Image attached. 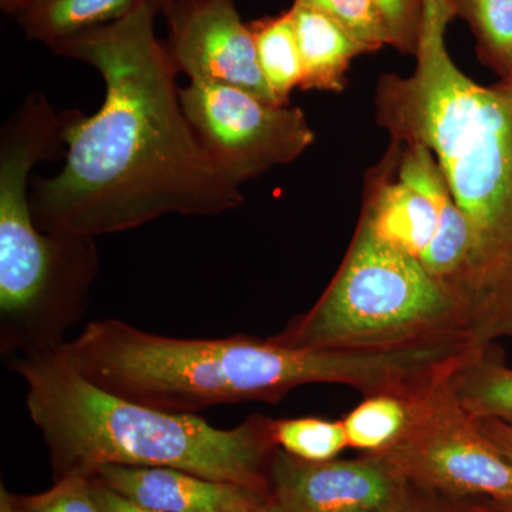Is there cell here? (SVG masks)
<instances>
[{"label":"cell","instance_id":"obj_1","mask_svg":"<svg viewBox=\"0 0 512 512\" xmlns=\"http://www.w3.org/2000/svg\"><path fill=\"white\" fill-rule=\"evenodd\" d=\"M156 0L50 47L89 63L106 84L90 117L63 119L66 164L35 184L37 227L53 234H116L164 215H218L244 201L185 116L170 50L154 32Z\"/></svg>","mask_w":512,"mask_h":512},{"label":"cell","instance_id":"obj_2","mask_svg":"<svg viewBox=\"0 0 512 512\" xmlns=\"http://www.w3.org/2000/svg\"><path fill=\"white\" fill-rule=\"evenodd\" d=\"M454 0H421L416 69L382 89L383 123L431 151L470 227L466 264L451 286L477 342L512 319V87H484L448 55Z\"/></svg>","mask_w":512,"mask_h":512},{"label":"cell","instance_id":"obj_3","mask_svg":"<svg viewBox=\"0 0 512 512\" xmlns=\"http://www.w3.org/2000/svg\"><path fill=\"white\" fill-rule=\"evenodd\" d=\"M106 392L167 413L278 403L306 384H342L365 397L392 392L400 359L392 350L292 349L269 339H183L119 319L94 320L52 349Z\"/></svg>","mask_w":512,"mask_h":512},{"label":"cell","instance_id":"obj_4","mask_svg":"<svg viewBox=\"0 0 512 512\" xmlns=\"http://www.w3.org/2000/svg\"><path fill=\"white\" fill-rule=\"evenodd\" d=\"M26 406L56 480L104 466L165 467L272 495L275 420L255 414L218 429L197 414L151 409L100 389L53 350L15 356Z\"/></svg>","mask_w":512,"mask_h":512},{"label":"cell","instance_id":"obj_5","mask_svg":"<svg viewBox=\"0 0 512 512\" xmlns=\"http://www.w3.org/2000/svg\"><path fill=\"white\" fill-rule=\"evenodd\" d=\"M63 119L32 93L0 136V319L2 352H46L63 343L97 274L93 238L37 227L29 200L35 164L56 156Z\"/></svg>","mask_w":512,"mask_h":512},{"label":"cell","instance_id":"obj_6","mask_svg":"<svg viewBox=\"0 0 512 512\" xmlns=\"http://www.w3.org/2000/svg\"><path fill=\"white\" fill-rule=\"evenodd\" d=\"M468 335L454 293L362 221L332 284L268 338L292 349L390 350Z\"/></svg>","mask_w":512,"mask_h":512},{"label":"cell","instance_id":"obj_7","mask_svg":"<svg viewBox=\"0 0 512 512\" xmlns=\"http://www.w3.org/2000/svg\"><path fill=\"white\" fill-rule=\"evenodd\" d=\"M457 366L407 399V419L397 439L367 454L406 483L512 503V463L488 444L458 402L451 383Z\"/></svg>","mask_w":512,"mask_h":512},{"label":"cell","instance_id":"obj_8","mask_svg":"<svg viewBox=\"0 0 512 512\" xmlns=\"http://www.w3.org/2000/svg\"><path fill=\"white\" fill-rule=\"evenodd\" d=\"M180 99L202 146L237 185L291 163L315 141L301 110L266 103L237 87L191 82Z\"/></svg>","mask_w":512,"mask_h":512},{"label":"cell","instance_id":"obj_9","mask_svg":"<svg viewBox=\"0 0 512 512\" xmlns=\"http://www.w3.org/2000/svg\"><path fill=\"white\" fill-rule=\"evenodd\" d=\"M161 10L170 22L168 50L178 72L191 82L237 87L276 104L259 66L254 36L234 0H177Z\"/></svg>","mask_w":512,"mask_h":512},{"label":"cell","instance_id":"obj_10","mask_svg":"<svg viewBox=\"0 0 512 512\" xmlns=\"http://www.w3.org/2000/svg\"><path fill=\"white\" fill-rule=\"evenodd\" d=\"M402 484L373 454L312 463L278 448L271 464L272 497L286 512H387Z\"/></svg>","mask_w":512,"mask_h":512},{"label":"cell","instance_id":"obj_11","mask_svg":"<svg viewBox=\"0 0 512 512\" xmlns=\"http://www.w3.org/2000/svg\"><path fill=\"white\" fill-rule=\"evenodd\" d=\"M90 477L134 503L163 512H239L272 497L175 468L104 466Z\"/></svg>","mask_w":512,"mask_h":512},{"label":"cell","instance_id":"obj_12","mask_svg":"<svg viewBox=\"0 0 512 512\" xmlns=\"http://www.w3.org/2000/svg\"><path fill=\"white\" fill-rule=\"evenodd\" d=\"M399 180L426 194L437 211V229L419 261L441 284L451 286L466 264L470 249V227L454 200L436 158L421 144H409Z\"/></svg>","mask_w":512,"mask_h":512},{"label":"cell","instance_id":"obj_13","mask_svg":"<svg viewBox=\"0 0 512 512\" xmlns=\"http://www.w3.org/2000/svg\"><path fill=\"white\" fill-rule=\"evenodd\" d=\"M291 13L302 63L299 87L342 92L352 60L369 52L322 12L293 3Z\"/></svg>","mask_w":512,"mask_h":512},{"label":"cell","instance_id":"obj_14","mask_svg":"<svg viewBox=\"0 0 512 512\" xmlns=\"http://www.w3.org/2000/svg\"><path fill=\"white\" fill-rule=\"evenodd\" d=\"M363 221L384 242L420 259L436 234L437 211L426 194L399 180L384 185Z\"/></svg>","mask_w":512,"mask_h":512},{"label":"cell","instance_id":"obj_15","mask_svg":"<svg viewBox=\"0 0 512 512\" xmlns=\"http://www.w3.org/2000/svg\"><path fill=\"white\" fill-rule=\"evenodd\" d=\"M143 0H22L13 10L30 39L49 47L123 18Z\"/></svg>","mask_w":512,"mask_h":512},{"label":"cell","instance_id":"obj_16","mask_svg":"<svg viewBox=\"0 0 512 512\" xmlns=\"http://www.w3.org/2000/svg\"><path fill=\"white\" fill-rule=\"evenodd\" d=\"M484 346H477L454 370V393L474 420L512 424V369L485 360Z\"/></svg>","mask_w":512,"mask_h":512},{"label":"cell","instance_id":"obj_17","mask_svg":"<svg viewBox=\"0 0 512 512\" xmlns=\"http://www.w3.org/2000/svg\"><path fill=\"white\" fill-rule=\"evenodd\" d=\"M256 55L269 92L276 104L288 106L295 87L301 86L302 63L296 42L291 9L274 18L256 20L249 25Z\"/></svg>","mask_w":512,"mask_h":512},{"label":"cell","instance_id":"obj_18","mask_svg":"<svg viewBox=\"0 0 512 512\" xmlns=\"http://www.w3.org/2000/svg\"><path fill=\"white\" fill-rule=\"evenodd\" d=\"M343 419L349 447L377 453L389 447L402 431L407 419V402L396 396L365 397Z\"/></svg>","mask_w":512,"mask_h":512},{"label":"cell","instance_id":"obj_19","mask_svg":"<svg viewBox=\"0 0 512 512\" xmlns=\"http://www.w3.org/2000/svg\"><path fill=\"white\" fill-rule=\"evenodd\" d=\"M275 439L281 450L312 463L333 460L349 446L342 420L318 417L275 420Z\"/></svg>","mask_w":512,"mask_h":512},{"label":"cell","instance_id":"obj_20","mask_svg":"<svg viewBox=\"0 0 512 512\" xmlns=\"http://www.w3.org/2000/svg\"><path fill=\"white\" fill-rule=\"evenodd\" d=\"M491 59L512 70V0H454Z\"/></svg>","mask_w":512,"mask_h":512},{"label":"cell","instance_id":"obj_21","mask_svg":"<svg viewBox=\"0 0 512 512\" xmlns=\"http://www.w3.org/2000/svg\"><path fill=\"white\" fill-rule=\"evenodd\" d=\"M339 23L367 52L392 46L389 32L373 0H295Z\"/></svg>","mask_w":512,"mask_h":512},{"label":"cell","instance_id":"obj_22","mask_svg":"<svg viewBox=\"0 0 512 512\" xmlns=\"http://www.w3.org/2000/svg\"><path fill=\"white\" fill-rule=\"evenodd\" d=\"M12 505L15 512H103L94 500L89 477L80 474L57 478L45 493L12 494Z\"/></svg>","mask_w":512,"mask_h":512},{"label":"cell","instance_id":"obj_23","mask_svg":"<svg viewBox=\"0 0 512 512\" xmlns=\"http://www.w3.org/2000/svg\"><path fill=\"white\" fill-rule=\"evenodd\" d=\"M382 16L392 46L416 53L421 23V0H373Z\"/></svg>","mask_w":512,"mask_h":512},{"label":"cell","instance_id":"obj_24","mask_svg":"<svg viewBox=\"0 0 512 512\" xmlns=\"http://www.w3.org/2000/svg\"><path fill=\"white\" fill-rule=\"evenodd\" d=\"M89 480L90 485H92L94 500L103 512H163L128 500L124 495L116 493V491L101 484L96 478L89 477Z\"/></svg>","mask_w":512,"mask_h":512},{"label":"cell","instance_id":"obj_25","mask_svg":"<svg viewBox=\"0 0 512 512\" xmlns=\"http://www.w3.org/2000/svg\"><path fill=\"white\" fill-rule=\"evenodd\" d=\"M476 423L488 444L512 463V424L497 419H481Z\"/></svg>","mask_w":512,"mask_h":512},{"label":"cell","instance_id":"obj_26","mask_svg":"<svg viewBox=\"0 0 512 512\" xmlns=\"http://www.w3.org/2000/svg\"><path fill=\"white\" fill-rule=\"evenodd\" d=\"M239 512H286L285 508L282 507L274 497L268 498L264 503L255 505V507L247 508Z\"/></svg>","mask_w":512,"mask_h":512},{"label":"cell","instance_id":"obj_27","mask_svg":"<svg viewBox=\"0 0 512 512\" xmlns=\"http://www.w3.org/2000/svg\"><path fill=\"white\" fill-rule=\"evenodd\" d=\"M0 512H15L12 505V494L6 490L5 485L0 487Z\"/></svg>","mask_w":512,"mask_h":512},{"label":"cell","instance_id":"obj_28","mask_svg":"<svg viewBox=\"0 0 512 512\" xmlns=\"http://www.w3.org/2000/svg\"><path fill=\"white\" fill-rule=\"evenodd\" d=\"M20 2H22V0H2V8L13 13V10L18 8Z\"/></svg>","mask_w":512,"mask_h":512},{"label":"cell","instance_id":"obj_29","mask_svg":"<svg viewBox=\"0 0 512 512\" xmlns=\"http://www.w3.org/2000/svg\"><path fill=\"white\" fill-rule=\"evenodd\" d=\"M158 8H164V6L170 5V3L177 2V0H156Z\"/></svg>","mask_w":512,"mask_h":512},{"label":"cell","instance_id":"obj_30","mask_svg":"<svg viewBox=\"0 0 512 512\" xmlns=\"http://www.w3.org/2000/svg\"><path fill=\"white\" fill-rule=\"evenodd\" d=\"M355 512H373V511H355Z\"/></svg>","mask_w":512,"mask_h":512}]
</instances>
